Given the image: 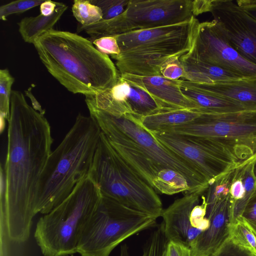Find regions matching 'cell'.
Segmentation results:
<instances>
[{
	"label": "cell",
	"mask_w": 256,
	"mask_h": 256,
	"mask_svg": "<svg viewBox=\"0 0 256 256\" xmlns=\"http://www.w3.org/2000/svg\"><path fill=\"white\" fill-rule=\"evenodd\" d=\"M5 162L0 164L6 192L0 191V222L10 242L28 240L34 217L40 176L52 152L49 122L12 90L8 120Z\"/></svg>",
	"instance_id": "1"
},
{
	"label": "cell",
	"mask_w": 256,
	"mask_h": 256,
	"mask_svg": "<svg viewBox=\"0 0 256 256\" xmlns=\"http://www.w3.org/2000/svg\"><path fill=\"white\" fill-rule=\"evenodd\" d=\"M33 44L48 72L73 94L95 95L111 88L119 78L109 56L77 34L52 29Z\"/></svg>",
	"instance_id": "2"
},
{
	"label": "cell",
	"mask_w": 256,
	"mask_h": 256,
	"mask_svg": "<svg viewBox=\"0 0 256 256\" xmlns=\"http://www.w3.org/2000/svg\"><path fill=\"white\" fill-rule=\"evenodd\" d=\"M101 132L90 116L78 114L61 142L52 152L42 174L36 214L49 212L89 175Z\"/></svg>",
	"instance_id": "3"
},
{
	"label": "cell",
	"mask_w": 256,
	"mask_h": 256,
	"mask_svg": "<svg viewBox=\"0 0 256 256\" xmlns=\"http://www.w3.org/2000/svg\"><path fill=\"white\" fill-rule=\"evenodd\" d=\"M102 198L89 176L60 204L37 222L36 241L44 256H66L77 252L84 228Z\"/></svg>",
	"instance_id": "4"
},
{
	"label": "cell",
	"mask_w": 256,
	"mask_h": 256,
	"mask_svg": "<svg viewBox=\"0 0 256 256\" xmlns=\"http://www.w3.org/2000/svg\"><path fill=\"white\" fill-rule=\"evenodd\" d=\"M88 176L102 196L156 218L161 216L164 209L156 191L124 162L102 132Z\"/></svg>",
	"instance_id": "5"
},
{
	"label": "cell",
	"mask_w": 256,
	"mask_h": 256,
	"mask_svg": "<svg viewBox=\"0 0 256 256\" xmlns=\"http://www.w3.org/2000/svg\"><path fill=\"white\" fill-rule=\"evenodd\" d=\"M156 220L102 196L84 228L77 252L81 256H109L128 238L154 226Z\"/></svg>",
	"instance_id": "6"
},
{
	"label": "cell",
	"mask_w": 256,
	"mask_h": 256,
	"mask_svg": "<svg viewBox=\"0 0 256 256\" xmlns=\"http://www.w3.org/2000/svg\"><path fill=\"white\" fill-rule=\"evenodd\" d=\"M164 130L216 140L242 162L240 167L256 160V110L202 113L194 122Z\"/></svg>",
	"instance_id": "7"
},
{
	"label": "cell",
	"mask_w": 256,
	"mask_h": 256,
	"mask_svg": "<svg viewBox=\"0 0 256 256\" xmlns=\"http://www.w3.org/2000/svg\"><path fill=\"white\" fill-rule=\"evenodd\" d=\"M194 17L192 0H130L122 14L86 26L85 30L94 37L118 36L180 24Z\"/></svg>",
	"instance_id": "8"
},
{
	"label": "cell",
	"mask_w": 256,
	"mask_h": 256,
	"mask_svg": "<svg viewBox=\"0 0 256 256\" xmlns=\"http://www.w3.org/2000/svg\"><path fill=\"white\" fill-rule=\"evenodd\" d=\"M150 133L163 146L194 164L209 185L234 171L242 163L230 150L212 139L180 135L168 130Z\"/></svg>",
	"instance_id": "9"
},
{
	"label": "cell",
	"mask_w": 256,
	"mask_h": 256,
	"mask_svg": "<svg viewBox=\"0 0 256 256\" xmlns=\"http://www.w3.org/2000/svg\"><path fill=\"white\" fill-rule=\"evenodd\" d=\"M199 22L194 17L180 24L134 30L116 36L120 54L144 53L180 58L190 50L194 34Z\"/></svg>",
	"instance_id": "10"
},
{
	"label": "cell",
	"mask_w": 256,
	"mask_h": 256,
	"mask_svg": "<svg viewBox=\"0 0 256 256\" xmlns=\"http://www.w3.org/2000/svg\"><path fill=\"white\" fill-rule=\"evenodd\" d=\"M99 110L150 158L165 168L182 173L186 177L196 191L204 192L208 190L209 184L199 170L192 163L160 143L140 124L138 117L132 114L116 117Z\"/></svg>",
	"instance_id": "11"
},
{
	"label": "cell",
	"mask_w": 256,
	"mask_h": 256,
	"mask_svg": "<svg viewBox=\"0 0 256 256\" xmlns=\"http://www.w3.org/2000/svg\"><path fill=\"white\" fill-rule=\"evenodd\" d=\"M188 56L214 66L243 78H256V66L242 57L224 36L218 22H199Z\"/></svg>",
	"instance_id": "12"
},
{
	"label": "cell",
	"mask_w": 256,
	"mask_h": 256,
	"mask_svg": "<svg viewBox=\"0 0 256 256\" xmlns=\"http://www.w3.org/2000/svg\"><path fill=\"white\" fill-rule=\"evenodd\" d=\"M210 12L230 45L256 66V20L231 0H212Z\"/></svg>",
	"instance_id": "13"
},
{
	"label": "cell",
	"mask_w": 256,
	"mask_h": 256,
	"mask_svg": "<svg viewBox=\"0 0 256 256\" xmlns=\"http://www.w3.org/2000/svg\"><path fill=\"white\" fill-rule=\"evenodd\" d=\"M202 192L184 194V196L176 199L166 209L161 216L164 234L168 241L183 244L189 248L203 230L194 226L192 212L199 204Z\"/></svg>",
	"instance_id": "14"
},
{
	"label": "cell",
	"mask_w": 256,
	"mask_h": 256,
	"mask_svg": "<svg viewBox=\"0 0 256 256\" xmlns=\"http://www.w3.org/2000/svg\"><path fill=\"white\" fill-rule=\"evenodd\" d=\"M231 201L230 194L217 202L206 214L210 220L191 246L192 256H212L229 236Z\"/></svg>",
	"instance_id": "15"
},
{
	"label": "cell",
	"mask_w": 256,
	"mask_h": 256,
	"mask_svg": "<svg viewBox=\"0 0 256 256\" xmlns=\"http://www.w3.org/2000/svg\"><path fill=\"white\" fill-rule=\"evenodd\" d=\"M120 77L150 94L162 110L179 108L198 110L197 106L182 93L178 80H168L162 76H140L128 74H120Z\"/></svg>",
	"instance_id": "16"
},
{
	"label": "cell",
	"mask_w": 256,
	"mask_h": 256,
	"mask_svg": "<svg viewBox=\"0 0 256 256\" xmlns=\"http://www.w3.org/2000/svg\"><path fill=\"white\" fill-rule=\"evenodd\" d=\"M182 93L202 113L222 114L242 110H252L234 100L222 97L200 88L190 82L178 80Z\"/></svg>",
	"instance_id": "17"
},
{
	"label": "cell",
	"mask_w": 256,
	"mask_h": 256,
	"mask_svg": "<svg viewBox=\"0 0 256 256\" xmlns=\"http://www.w3.org/2000/svg\"><path fill=\"white\" fill-rule=\"evenodd\" d=\"M191 82L200 88L236 101L250 110L256 111V78H245L210 84Z\"/></svg>",
	"instance_id": "18"
},
{
	"label": "cell",
	"mask_w": 256,
	"mask_h": 256,
	"mask_svg": "<svg viewBox=\"0 0 256 256\" xmlns=\"http://www.w3.org/2000/svg\"><path fill=\"white\" fill-rule=\"evenodd\" d=\"M202 112L196 110L179 108L160 110L138 118L140 124L149 132H156L196 120Z\"/></svg>",
	"instance_id": "19"
},
{
	"label": "cell",
	"mask_w": 256,
	"mask_h": 256,
	"mask_svg": "<svg viewBox=\"0 0 256 256\" xmlns=\"http://www.w3.org/2000/svg\"><path fill=\"white\" fill-rule=\"evenodd\" d=\"M180 60L185 72L184 78L181 80L200 84H210L245 78L186 54L182 56Z\"/></svg>",
	"instance_id": "20"
},
{
	"label": "cell",
	"mask_w": 256,
	"mask_h": 256,
	"mask_svg": "<svg viewBox=\"0 0 256 256\" xmlns=\"http://www.w3.org/2000/svg\"><path fill=\"white\" fill-rule=\"evenodd\" d=\"M67 8L66 4L58 2L54 12L51 15L44 16L40 14L36 16L25 17L22 19L18 25L23 40L34 44L36 39L53 29Z\"/></svg>",
	"instance_id": "21"
},
{
	"label": "cell",
	"mask_w": 256,
	"mask_h": 256,
	"mask_svg": "<svg viewBox=\"0 0 256 256\" xmlns=\"http://www.w3.org/2000/svg\"><path fill=\"white\" fill-rule=\"evenodd\" d=\"M152 186L156 192L167 195L200 192L194 188L186 176L170 168H164L159 172L153 180Z\"/></svg>",
	"instance_id": "22"
},
{
	"label": "cell",
	"mask_w": 256,
	"mask_h": 256,
	"mask_svg": "<svg viewBox=\"0 0 256 256\" xmlns=\"http://www.w3.org/2000/svg\"><path fill=\"white\" fill-rule=\"evenodd\" d=\"M126 102L133 114L138 118L162 110L161 106L148 92L130 84Z\"/></svg>",
	"instance_id": "23"
},
{
	"label": "cell",
	"mask_w": 256,
	"mask_h": 256,
	"mask_svg": "<svg viewBox=\"0 0 256 256\" xmlns=\"http://www.w3.org/2000/svg\"><path fill=\"white\" fill-rule=\"evenodd\" d=\"M254 164L245 165L236 170L237 174L241 178L244 188L245 195L241 200L231 201L230 224L236 218L240 216L246 206L256 193L255 187L256 178L254 174Z\"/></svg>",
	"instance_id": "24"
},
{
	"label": "cell",
	"mask_w": 256,
	"mask_h": 256,
	"mask_svg": "<svg viewBox=\"0 0 256 256\" xmlns=\"http://www.w3.org/2000/svg\"><path fill=\"white\" fill-rule=\"evenodd\" d=\"M228 237L238 245L256 255V232L242 216L230 224Z\"/></svg>",
	"instance_id": "25"
},
{
	"label": "cell",
	"mask_w": 256,
	"mask_h": 256,
	"mask_svg": "<svg viewBox=\"0 0 256 256\" xmlns=\"http://www.w3.org/2000/svg\"><path fill=\"white\" fill-rule=\"evenodd\" d=\"M14 81L7 68L0 70V132H2L10 114L12 86Z\"/></svg>",
	"instance_id": "26"
},
{
	"label": "cell",
	"mask_w": 256,
	"mask_h": 256,
	"mask_svg": "<svg viewBox=\"0 0 256 256\" xmlns=\"http://www.w3.org/2000/svg\"><path fill=\"white\" fill-rule=\"evenodd\" d=\"M74 17L82 26H88L102 20L101 9L89 0H74L72 8Z\"/></svg>",
	"instance_id": "27"
},
{
	"label": "cell",
	"mask_w": 256,
	"mask_h": 256,
	"mask_svg": "<svg viewBox=\"0 0 256 256\" xmlns=\"http://www.w3.org/2000/svg\"><path fill=\"white\" fill-rule=\"evenodd\" d=\"M234 171L223 176L209 185L206 197L207 203L206 214L217 202L230 194V186Z\"/></svg>",
	"instance_id": "28"
},
{
	"label": "cell",
	"mask_w": 256,
	"mask_h": 256,
	"mask_svg": "<svg viewBox=\"0 0 256 256\" xmlns=\"http://www.w3.org/2000/svg\"><path fill=\"white\" fill-rule=\"evenodd\" d=\"M90 2L99 7L102 13V20L114 18L126 10L130 0H89Z\"/></svg>",
	"instance_id": "29"
},
{
	"label": "cell",
	"mask_w": 256,
	"mask_h": 256,
	"mask_svg": "<svg viewBox=\"0 0 256 256\" xmlns=\"http://www.w3.org/2000/svg\"><path fill=\"white\" fill-rule=\"evenodd\" d=\"M42 0H18L12 1L0 6V19L6 20L13 14H21L40 4Z\"/></svg>",
	"instance_id": "30"
},
{
	"label": "cell",
	"mask_w": 256,
	"mask_h": 256,
	"mask_svg": "<svg viewBox=\"0 0 256 256\" xmlns=\"http://www.w3.org/2000/svg\"><path fill=\"white\" fill-rule=\"evenodd\" d=\"M88 38L98 51L110 55L112 58L120 54V52L116 36H90Z\"/></svg>",
	"instance_id": "31"
},
{
	"label": "cell",
	"mask_w": 256,
	"mask_h": 256,
	"mask_svg": "<svg viewBox=\"0 0 256 256\" xmlns=\"http://www.w3.org/2000/svg\"><path fill=\"white\" fill-rule=\"evenodd\" d=\"M250 251L238 245L228 236L212 256H256Z\"/></svg>",
	"instance_id": "32"
},
{
	"label": "cell",
	"mask_w": 256,
	"mask_h": 256,
	"mask_svg": "<svg viewBox=\"0 0 256 256\" xmlns=\"http://www.w3.org/2000/svg\"><path fill=\"white\" fill-rule=\"evenodd\" d=\"M161 76L170 80L184 78L185 72L179 58H174L166 62L162 68Z\"/></svg>",
	"instance_id": "33"
},
{
	"label": "cell",
	"mask_w": 256,
	"mask_h": 256,
	"mask_svg": "<svg viewBox=\"0 0 256 256\" xmlns=\"http://www.w3.org/2000/svg\"><path fill=\"white\" fill-rule=\"evenodd\" d=\"M245 193V188L242 180L236 170L230 186V200L234 202L241 200L244 197Z\"/></svg>",
	"instance_id": "34"
},
{
	"label": "cell",
	"mask_w": 256,
	"mask_h": 256,
	"mask_svg": "<svg viewBox=\"0 0 256 256\" xmlns=\"http://www.w3.org/2000/svg\"><path fill=\"white\" fill-rule=\"evenodd\" d=\"M240 216L256 232V193L246 206Z\"/></svg>",
	"instance_id": "35"
},
{
	"label": "cell",
	"mask_w": 256,
	"mask_h": 256,
	"mask_svg": "<svg viewBox=\"0 0 256 256\" xmlns=\"http://www.w3.org/2000/svg\"><path fill=\"white\" fill-rule=\"evenodd\" d=\"M166 256H192L190 248L172 241H168L166 248Z\"/></svg>",
	"instance_id": "36"
},
{
	"label": "cell",
	"mask_w": 256,
	"mask_h": 256,
	"mask_svg": "<svg viewBox=\"0 0 256 256\" xmlns=\"http://www.w3.org/2000/svg\"><path fill=\"white\" fill-rule=\"evenodd\" d=\"M212 0H192V10L194 16H197L204 12H210Z\"/></svg>",
	"instance_id": "37"
},
{
	"label": "cell",
	"mask_w": 256,
	"mask_h": 256,
	"mask_svg": "<svg viewBox=\"0 0 256 256\" xmlns=\"http://www.w3.org/2000/svg\"><path fill=\"white\" fill-rule=\"evenodd\" d=\"M237 4L256 20V0H236Z\"/></svg>",
	"instance_id": "38"
},
{
	"label": "cell",
	"mask_w": 256,
	"mask_h": 256,
	"mask_svg": "<svg viewBox=\"0 0 256 256\" xmlns=\"http://www.w3.org/2000/svg\"><path fill=\"white\" fill-rule=\"evenodd\" d=\"M58 2L52 0H44L40 6V14L44 16H50L52 14L58 5Z\"/></svg>",
	"instance_id": "39"
},
{
	"label": "cell",
	"mask_w": 256,
	"mask_h": 256,
	"mask_svg": "<svg viewBox=\"0 0 256 256\" xmlns=\"http://www.w3.org/2000/svg\"><path fill=\"white\" fill-rule=\"evenodd\" d=\"M32 88L30 87L28 90H26L24 91L26 95L30 98L32 108L40 113L44 114L45 110L42 108L41 105L32 94Z\"/></svg>",
	"instance_id": "40"
},
{
	"label": "cell",
	"mask_w": 256,
	"mask_h": 256,
	"mask_svg": "<svg viewBox=\"0 0 256 256\" xmlns=\"http://www.w3.org/2000/svg\"><path fill=\"white\" fill-rule=\"evenodd\" d=\"M120 256H129L126 246H124L122 247Z\"/></svg>",
	"instance_id": "41"
},
{
	"label": "cell",
	"mask_w": 256,
	"mask_h": 256,
	"mask_svg": "<svg viewBox=\"0 0 256 256\" xmlns=\"http://www.w3.org/2000/svg\"><path fill=\"white\" fill-rule=\"evenodd\" d=\"M254 174L256 179V160L254 164Z\"/></svg>",
	"instance_id": "42"
},
{
	"label": "cell",
	"mask_w": 256,
	"mask_h": 256,
	"mask_svg": "<svg viewBox=\"0 0 256 256\" xmlns=\"http://www.w3.org/2000/svg\"><path fill=\"white\" fill-rule=\"evenodd\" d=\"M255 187H256V182H255Z\"/></svg>",
	"instance_id": "43"
},
{
	"label": "cell",
	"mask_w": 256,
	"mask_h": 256,
	"mask_svg": "<svg viewBox=\"0 0 256 256\" xmlns=\"http://www.w3.org/2000/svg\"><path fill=\"white\" fill-rule=\"evenodd\" d=\"M74 256L72 254H71V255H68V256Z\"/></svg>",
	"instance_id": "44"
},
{
	"label": "cell",
	"mask_w": 256,
	"mask_h": 256,
	"mask_svg": "<svg viewBox=\"0 0 256 256\" xmlns=\"http://www.w3.org/2000/svg\"></svg>",
	"instance_id": "45"
}]
</instances>
